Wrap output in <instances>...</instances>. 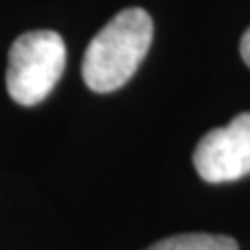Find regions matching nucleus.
Returning <instances> with one entry per match:
<instances>
[{
  "mask_svg": "<svg viewBox=\"0 0 250 250\" xmlns=\"http://www.w3.org/2000/svg\"><path fill=\"white\" fill-rule=\"evenodd\" d=\"M194 167L208 184L250 175V113H240L225 127L210 129L194 150Z\"/></svg>",
  "mask_w": 250,
  "mask_h": 250,
  "instance_id": "3",
  "label": "nucleus"
},
{
  "mask_svg": "<svg viewBox=\"0 0 250 250\" xmlns=\"http://www.w3.org/2000/svg\"><path fill=\"white\" fill-rule=\"evenodd\" d=\"M67 48L50 29L21 34L9 50L6 90L21 106H34L48 96L65 71Z\"/></svg>",
  "mask_w": 250,
  "mask_h": 250,
  "instance_id": "2",
  "label": "nucleus"
},
{
  "mask_svg": "<svg viewBox=\"0 0 250 250\" xmlns=\"http://www.w3.org/2000/svg\"><path fill=\"white\" fill-rule=\"evenodd\" d=\"M240 54L246 65L250 67V27L244 31V36H242V40H240Z\"/></svg>",
  "mask_w": 250,
  "mask_h": 250,
  "instance_id": "5",
  "label": "nucleus"
},
{
  "mask_svg": "<svg viewBox=\"0 0 250 250\" xmlns=\"http://www.w3.org/2000/svg\"><path fill=\"white\" fill-rule=\"evenodd\" d=\"M146 250H238V242L215 233H179L156 242Z\"/></svg>",
  "mask_w": 250,
  "mask_h": 250,
  "instance_id": "4",
  "label": "nucleus"
},
{
  "mask_svg": "<svg viewBox=\"0 0 250 250\" xmlns=\"http://www.w3.org/2000/svg\"><path fill=\"white\" fill-rule=\"evenodd\" d=\"M152 42V19L144 9L117 13L92 38L82 62L83 82L94 92H113L138 71Z\"/></svg>",
  "mask_w": 250,
  "mask_h": 250,
  "instance_id": "1",
  "label": "nucleus"
}]
</instances>
